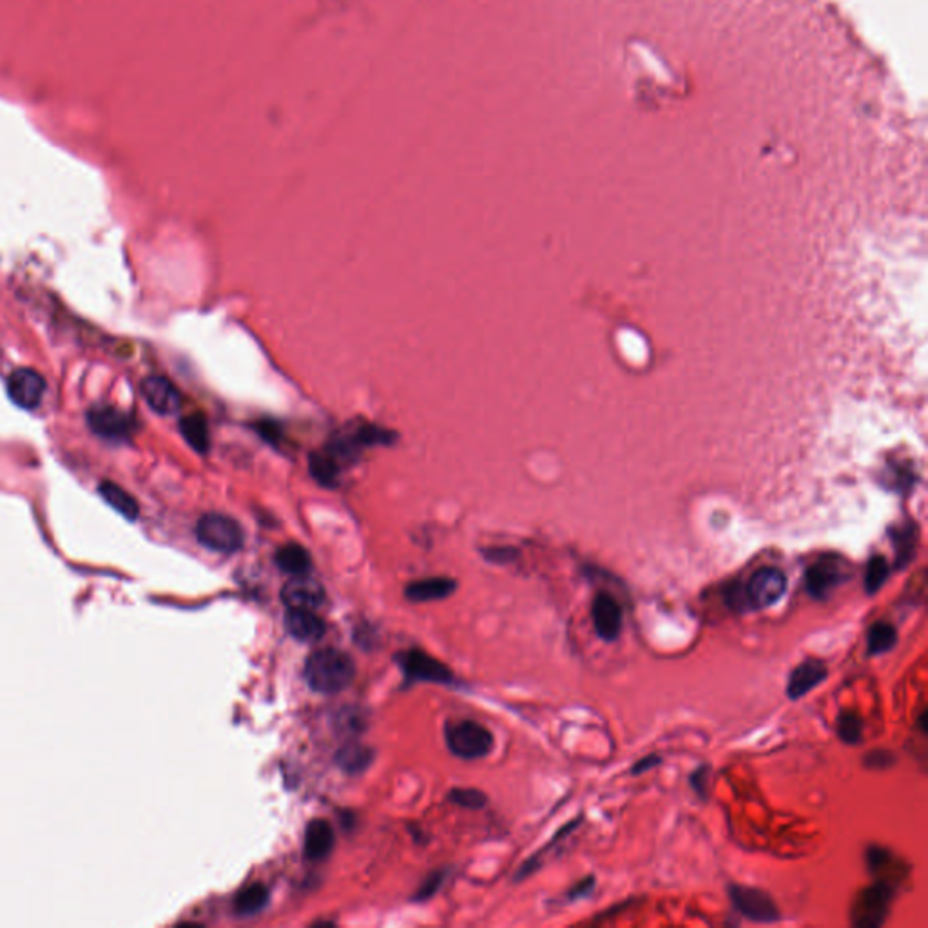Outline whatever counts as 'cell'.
Masks as SVG:
<instances>
[{"mask_svg":"<svg viewBox=\"0 0 928 928\" xmlns=\"http://www.w3.org/2000/svg\"><path fill=\"white\" fill-rule=\"evenodd\" d=\"M448 749L464 760H475L490 754L494 749L492 732L481 723L472 720L448 723L444 729Z\"/></svg>","mask_w":928,"mask_h":928,"instance_id":"3","label":"cell"},{"mask_svg":"<svg viewBox=\"0 0 928 928\" xmlns=\"http://www.w3.org/2000/svg\"><path fill=\"white\" fill-rule=\"evenodd\" d=\"M894 883L876 880L867 889L859 891L852 903L850 922L852 925L861 928L881 927L889 916L892 900L896 896Z\"/></svg>","mask_w":928,"mask_h":928,"instance_id":"2","label":"cell"},{"mask_svg":"<svg viewBox=\"0 0 928 928\" xmlns=\"http://www.w3.org/2000/svg\"><path fill=\"white\" fill-rule=\"evenodd\" d=\"M197 537L202 546L218 553H234L243 546L240 522L223 514H206L197 524Z\"/></svg>","mask_w":928,"mask_h":928,"instance_id":"4","label":"cell"},{"mask_svg":"<svg viewBox=\"0 0 928 928\" xmlns=\"http://www.w3.org/2000/svg\"><path fill=\"white\" fill-rule=\"evenodd\" d=\"M88 422L91 430L107 441H125L131 435V417L127 413L109 407L99 405L88 412Z\"/></svg>","mask_w":928,"mask_h":928,"instance_id":"11","label":"cell"},{"mask_svg":"<svg viewBox=\"0 0 928 928\" xmlns=\"http://www.w3.org/2000/svg\"><path fill=\"white\" fill-rule=\"evenodd\" d=\"M898 644V629L889 622H876L869 629L867 635V651L869 655H881Z\"/></svg>","mask_w":928,"mask_h":928,"instance_id":"24","label":"cell"},{"mask_svg":"<svg viewBox=\"0 0 928 928\" xmlns=\"http://www.w3.org/2000/svg\"><path fill=\"white\" fill-rule=\"evenodd\" d=\"M827 677H828V669H827L826 662H822L818 658L804 660L789 675L787 697L791 700L804 699L809 691L816 689Z\"/></svg>","mask_w":928,"mask_h":928,"instance_id":"14","label":"cell"},{"mask_svg":"<svg viewBox=\"0 0 928 928\" xmlns=\"http://www.w3.org/2000/svg\"><path fill=\"white\" fill-rule=\"evenodd\" d=\"M865 767L869 769H889L896 763V756L894 752L891 751H885V749H876V751H870L867 752L865 760H863Z\"/></svg>","mask_w":928,"mask_h":928,"instance_id":"28","label":"cell"},{"mask_svg":"<svg viewBox=\"0 0 928 928\" xmlns=\"http://www.w3.org/2000/svg\"><path fill=\"white\" fill-rule=\"evenodd\" d=\"M180 432L184 435V439L200 453H207L208 452V446H210V437H208V426H207L206 417L202 413H191V415H186L182 421H180Z\"/></svg>","mask_w":928,"mask_h":928,"instance_id":"23","label":"cell"},{"mask_svg":"<svg viewBox=\"0 0 928 928\" xmlns=\"http://www.w3.org/2000/svg\"><path fill=\"white\" fill-rule=\"evenodd\" d=\"M99 492L105 499V503L111 508H114L118 514H122L125 518H131V520H134L138 517V512H140L138 503L122 486H118L111 481H103L102 485L99 486Z\"/></svg>","mask_w":928,"mask_h":928,"instance_id":"21","label":"cell"},{"mask_svg":"<svg viewBox=\"0 0 928 928\" xmlns=\"http://www.w3.org/2000/svg\"><path fill=\"white\" fill-rule=\"evenodd\" d=\"M662 763V758L658 754H649V756H644L642 760H638L633 767H631V774L636 776V774H644L651 769H655L656 765Z\"/></svg>","mask_w":928,"mask_h":928,"instance_id":"31","label":"cell"},{"mask_svg":"<svg viewBox=\"0 0 928 928\" xmlns=\"http://www.w3.org/2000/svg\"><path fill=\"white\" fill-rule=\"evenodd\" d=\"M140 390L145 403L160 415L176 413L182 407V396L167 378L149 376L142 381Z\"/></svg>","mask_w":928,"mask_h":928,"instance_id":"10","label":"cell"},{"mask_svg":"<svg viewBox=\"0 0 928 928\" xmlns=\"http://www.w3.org/2000/svg\"><path fill=\"white\" fill-rule=\"evenodd\" d=\"M282 601L289 610H315L325 603V590L309 575L293 577L282 588Z\"/></svg>","mask_w":928,"mask_h":928,"instance_id":"12","label":"cell"},{"mask_svg":"<svg viewBox=\"0 0 928 928\" xmlns=\"http://www.w3.org/2000/svg\"><path fill=\"white\" fill-rule=\"evenodd\" d=\"M400 662H401L403 671L413 680L448 684L453 678L452 671L444 664H441L433 656H430V655H426L422 651H417V649L407 651L400 658Z\"/></svg>","mask_w":928,"mask_h":928,"instance_id":"13","label":"cell"},{"mask_svg":"<svg viewBox=\"0 0 928 928\" xmlns=\"http://www.w3.org/2000/svg\"><path fill=\"white\" fill-rule=\"evenodd\" d=\"M455 590H457V584L452 579H443V577L422 579V581H417V582L407 586L405 597L411 603H433V601H441V599L450 597Z\"/></svg>","mask_w":928,"mask_h":928,"instance_id":"17","label":"cell"},{"mask_svg":"<svg viewBox=\"0 0 928 928\" xmlns=\"http://www.w3.org/2000/svg\"><path fill=\"white\" fill-rule=\"evenodd\" d=\"M889 564L887 560L881 557V555H876L869 560L867 564V571H865V592L867 595H874L881 590V586L887 582L889 579Z\"/></svg>","mask_w":928,"mask_h":928,"instance_id":"25","label":"cell"},{"mask_svg":"<svg viewBox=\"0 0 928 928\" xmlns=\"http://www.w3.org/2000/svg\"><path fill=\"white\" fill-rule=\"evenodd\" d=\"M708 782H709V767L702 765L691 774V787L700 798L708 796Z\"/></svg>","mask_w":928,"mask_h":928,"instance_id":"29","label":"cell"},{"mask_svg":"<svg viewBox=\"0 0 928 928\" xmlns=\"http://www.w3.org/2000/svg\"><path fill=\"white\" fill-rule=\"evenodd\" d=\"M44 392L46 379L33 368H18L7 379V394L11 401L24 411L37 409Z\"/></svg>","mask_w":928,"mask_h":928,"instance_id":"8","label":"cell"},{"mask_svg":"<svg viewBox=\"0 0 928 928\" xmlns=\"http://www.w3.org/2000/svg\"><path fill=\"white\" fill-rule=\"evenodd\" d=\"M274 559H276L278 568L282 571L293 575V577L309 575L310 568H312V559H310L309 551L302 544H296V542L282 546L276 551Z\"/></svg>","mask_w":928,"mask_h":928,"instance_id":"19","label":"cell"},{"mask_svg":"<svg viewBox=\"0 0 928 928\" xmlns=\"http://www.w3.org/2000/svg\"><path fill=\"white\" fill-rule=\"evenodd\" d=\"M745 608L760 612L780 603L787 592V577L782 570L765 566L756 570L741 588Z\"/></svg>","mask_w":928,"mask_h":928,"instance_id":"5","label":"cell"},{"mask_svg":"<svg viewBox=\"0 0 928 928\" xmlns=\"http://www.w3.org/2000/svg\"><path fill=\"white\" fill-rule=\"evenodd\" d=\"M334 841L336 836L328 822L312 820L305 830V856L312 861L325 859L330 854Z\"/></svg>","mask_w":928,"mask_h":928,"instance_id":"18","label":"cell"},{"mask_svg":"<svg viewBox=\"0 0 928 928\" xmlns=\"http://www.w3.org/2000/svg\"><path fill=\"white\" fill-rule=\"evenodd\" d=\"M729 898L734 905V909L747 920L756 923H776L782 920L780 909L776 907L774 900L752 887L745 885H731L729 887Z\"/></svg>","mask_w":928,"mask_h":928,"instance_id":"6","label":"cell"},{"mask_svg":"<svg viewBox=\"0 0 928 928\" xmlns=\"http://www.w3.org/2000/svg\"><path fill=\"white\" fill-rule=\"evenodd\" d=\"M920 727L923 732H927V711L922 713V719H920Z\"/></svg>","mask_w":928,"mask_h":928,"instance_id":"34","label":"cell"},{"mask_svg":"<svg viewBox=\"0 0 928 928\" xmlns=\"http://www.w3.org/2000/svg\"><path fill=\"white\" fill-rule=\"evenodd\" d=\"M595 889V878L593 876H588L586 880L579 881L570 892H568V900L570 901H575V900H581V898H586L592 894V891Z\"/></svg>","mask_w":928,"mask_h":928,"instance_id":"30","label":"cell"},{"mask_svg":"<svg viewBox=\"0 0 928 928\" xmlns=\"http://www.w3.org/2000/svg\"><path fill=\"white\" fill-rule=\"evenodd\" d=\"M269 903V889L261 883L245 887L234 900V912L238 916H252L263 911Z\"/></svg>","mask_w":928,"mask_h":928,"instance_id":"20","label":"cell"},{"mask_svg":"<svg viewBox=\"0 0 928 928\" xmlns=\"http://www.w3.org/2000/svg\"><path fill=\"white\" fill-rule=\"evenodd\" d=\"M837 736L847 745L859 743L861 736H863V722H861V719L856 713H852V711L841 713L837 717Z\"/></svg>","mask_w":928,"mask_h":928,"instance_id":"26","label":"cell"},{"mask_svg":"<svg viewBox=\"0 0 928 928\" xmlns=\"http://www.w3.org/2000/svg\"><path fill=\"white\" fill-rule=\"evenodd\" d=\"M592 620L599 638L604 642H615L622 633V608L619 601L606 592H599L592 603Z\"/></svg>","mask_w":928,"mask_h":928,"instance_id":"9","label":"cell"},{"mask_svg":"<svg viewBox=\"0 0 928 928\" xmlns=\"http://www.w3.org/2000/svg\"><path fill=\"white\" fill-rule=\"evenodd\" d=\"M285 627L302 642L319 640L326 629L325 622L314 613V610H289L285 615Z\"/></svg>","mask_w":928,"mask_h":928,"instance_id":"16","label":"cell"},{"mask_svg":"<svg viewBox=\"0 0 928 928\" xmlns=\"http://www.w3.org/2000/svg\"><path fill=\"white\" fill-rule=\"evenodd\" d=\"M865 859H867L869 872H872V876L876 880H883V881L898 885L901 881V878L907 876V867L889 848L872 845L867 848Z\"/></svg>","mask_w":928,"mask_h":928,"instance_id":"15","label":"cell"},{"mask_svg":"<svg viewBox=\"0 0 928 928\" xmlns=\"http://www.w3.org/2000/svg\"><path fill=\"white\" fill-rule=\"evenodd\" d=\"M356 677V664L341 649L325 647L310 655L305 662V678L310 689L321 695H336L347 689Z\"/></svg>","mask_w":928,"mask_h":928,"instance_id":"1","label":"cell"},{"mask_svg":"<svg viewBox=\"0 0 928 928\" xmlns=\"http://www.w3.org/2000/svg\"><path fill=\"white\" fill-rule=\"evenodd\" d=\"M372 758H374L372 749H368L361 743H347L336 754L337 765L350 774L365 771L372 763Z\"/></svg>","mask_w":928,"mask_h":928,"instance_id":"22","label":"cell"},{"mask_svg":"<svg viewBox=\"0 0 928 928\" xmlns=\"http://www.w3.org/2000/svg\"><path fill=\"white\" fill-rule=\"evenodd\" d=\"M485 555L494 562H510L516 559L517 551L510 549V548H496V549H488Z\"/></svg>","mask_w":928,"mask_h":928,"instance_id":"32","label":"cell"},{"mask_svg":"<svg viewBox=\"0 0 928 928\" xmlns=\"http://www.w3.org/2000/svg\"><path fill=\"white\" fill-rule=\"evenodd\" d=\"M450 800L466 809H481L486 804V796L477 789H453Z\"/></svg>","mask_w":928,"mask_h":928,"instance_id":"27","label":"cell"},{"mask_svg":"<svg viewBox=\"0 0 928 928\" xmlns=\"http://www.w3.org/2000/svg\"><path fill=\"white\" fill-rule=\"evenodd\" d=\"M850 577L848 566L836 555L822 557L815 562L805 573V590L816 601H826L827 597L847 579Z\"/></svg>","mask_w":928,"mask_h":928,"instance_id":"7","label":"cell"},{"mask_svg":"<svg viewBox=\"0 0 928 928\" xmlns=\"http://www.w3.org/2000/svg\"><path fill=\"white\" fill-rule=\"evenodd\" d=\"M441 881H443V876H441V874H433V876H430V880H426V881L422 883V887H421V891H419L417 898H419V900L430 898V896L437 891V887L441 885Z\"/></svg>","mask_w":928,"mask_h":928,"instance_id":"33","label":"cell"}]
</instances>
